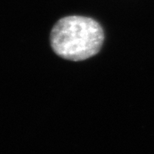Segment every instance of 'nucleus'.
I'll list each match as a JSON object with an SVG mask.
<instances>
[{
    "instance_id": "f257e3e1",
    "label": "nucleus",
    "mask_w": 154,
    "mask_h": 154,
    "mask_svg": "<svg viewBox=\"0 0 154 154\" xmlns=\"http://www.w3.org/2000/svg\"><path fill=\"white\" fill-rule=\"evenodd\" d=\"M104 40L102 26L93 18L82 16L61 18L50 33L53 51L70 61H83L97 55Z\"/></svg>"
}]
</instances>
